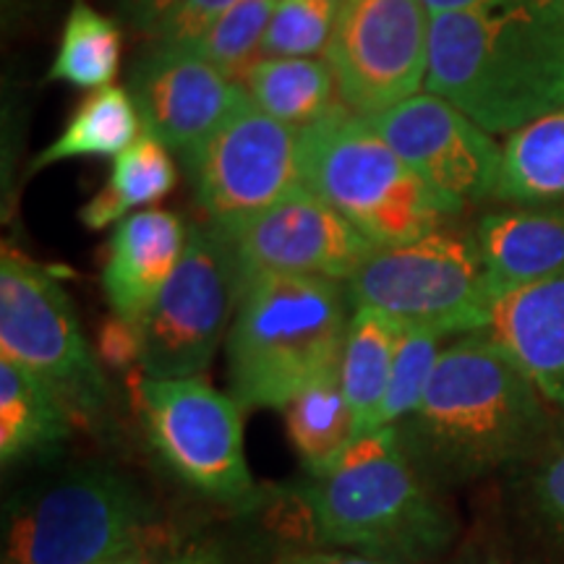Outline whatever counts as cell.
Instances as JSON below:
<instances>
[{"instance_id": "cb8c5ba5", "label": "cell", "mask_w": 564, "mask_h": 564, "mask_svg": "<svg viewBox=\"0 0 564 564\" xmlns=\"http://www.w3.org/2000/svg\"><path fill=\"white\" fill-rule=\"evenodd\" d=\"M285 429L295 453L314 478L327 474L358 440L356 415L345 398L340 373L306 387L285 408Z\"/></svg>"}, {"instance_id": "8992f818", "label": "cell", "mask_w": 564, "mask_h": 564, "mask_svg": "<svg viewBox=\"0 0 564 564\" xmlns=\"http://www.w3.org/2000/svg\"><path fill=\"white\" fill-rule=\"evenodd\" d=\"M348 301L403 327L440 335L489 329L494 295L481 249L465 232L440 228L408 243L377 246L348 280Z\"/></svg>"}, {"instance_id": "7402d4cb", "label": "cell", "mask_w": 564, "mask_h": 564, "mask_svg": "<svg viewBox=\"0 0 564 564\" xmlns=\"http://www.w3.org/2000/svg\"><path fill=\"white\" fill-rule=\"evenodd\" d=\"M494 196L514 204L564 199V105L507 137Z\"/></svg>"}, {"instance_id": "74e56055", "label": "cell", "mask_w": 564, "mask_h": 564, "mask_svg": "<svg viewBox=\"0 0 564 564\" xmlns=\"http://www.w3.org/2000/svg\"><path fill=\"white\" fill-rule=\"evenodd\" d=\"M468 564H499V562H494V560H484V562H468Z\"/></svg>"}, {"instance_id": "8fae6325", "label": "cell", "mask_w": 564, "mask_h": 564, "mask_svg": "<svg viewBox=\"0 0 564 564\" xmlns=\"http://www.w3.org/2000/svg\"><path fill=\"white\" fill-rule=\"evenodd\" d=\"M139 408L152 447L181 481L225 502L251 497L241 405L232 394H223L199 377H144Z\"/></svg>"}, {"instance_id": "603a6c76", "label": "cell", "mask_w": 564, "mask_h": 564, "mask_svg": "<svg viewBox=\"0 0 564 564\" xmlns=\"http://www.w3.org/2000/svg\"><path fill=\"white\" fill-rule=\"evenodd\" d=\"M175 186V165L167 147L150 133H141L129 150L112 160L105 186L84 204L79 220L89 230H102L121 223L131 209L150 207Z\"/></svg>"}, {"instance_id": "277c9868", "label": "cell", "mask_w": 564, "mask_h": 564, "mask_svg": "<svg viewBox=\"0 0 564 564\" xmlns=\"http://www.w3.org/2000/svg\"><path fill=\"white\" fill-rule=\"evenodd\" d=\"M340 282L253 274L241 282L228 333V382L241 408H285L340 373L348 314Z\"/></svg>"}, {"instance_id": "9a60e30c", "label": "cell", "mask_w": 564, "mask_h": 564, "mask_svg": "<svg viewBox=\"0 0 564 564\" xmlns=\"http://www.w3.org/2000/svg\"><path fill=\"white\" fill-rule=\"evenodd\" d=\"M232 82L194 45H158L133 63L129 91L144 133L186 160L246 95Z\"/></svg>"}, {"instance_id": "e575fe53", "label": "cell", "mask_w": 564, "mask_h": 564, "mask_svg": "<svg viewBox=\"0 0 564 564\" xmlns=\"http://www.w3.org/2000/svg\"><path fill=\"white\" fill-rule=\"evenodd\" d=\"M426 6L429 17L436 13H455V11H474V9H489V6H507L520 3V0H421Z\"/></svg>"}, {"instance_id": "ffe728a7", "label": "cell", "mask_w": 564, "mask_h": 564, "mask_svg": "<svg viewBox=\"0 0 564 564\" xmlns=\"http://www.w3.org/2000/svg\"><path fill=\"white\" fill-rule=\"evenodd\" d=\"M400 333L403 324L373 308L361 306L350 316L340 361V384L356 415L358 436L371 434L377 426V415L390 390Z\"/></svg>"}, {"instance_id": "2e32d148", "label": "cell", "mask_w": 564, "mask_h": 564, "mask_svg": "<svg viewBox=\"0 0 564 564\" xmlns=\"http://www.w3.org/2000/svg\"><path fill=\"white\" fill-rule=\"evenodd\" d=\"M186 241L188 228L175 212L144 209L123 217L110 238L102 270L112 314L141 329L154 301L171 282Z\"/></svg>"}, {"instance_id": "6da1fadb", "label": "cell", "mask_w": 564, "mask_h": 564, "mask_svg": "<svg viewBox=\"0 0 564 564\" xmlns=\"http://www.w3.org/2000/svg\"><path fill=\"white\" fill-rule=\"evenodd\" d=\"M549 400L489 329L442 350L415 411L398 434L432 489L514 468L552 432Z\"/></svg>"}, {"instance_id": "d6986e66", "label": "cell", "mask_w": 564, "mask_h": 564, "mask_svg": "<svg viewBox=\"0 0 564 564\" xmlns=\"http://www.w3.org/2000/svg\"><path fill=\"white\" fill-rule=\"evenodd\" d=\"M68 405L51 387L0 358V457L13 465L24 457L51 453L70 432Z\"/></svg>"}, {"instance_id": "7c38bea8", "label": "cell", "mask_w": 564, "mask_h": 564, "mask_svg": "<svg viewBox=\"0 0 564 564\" xmlns=\"http://www.w3.org/2000/svg\"><path fill=\"white\" fill-rule=\"evenodd\" d=\"M429 17L421 0H343L324 55L340 102L371 118L419 95L429 68Z\"/></svg>"}, {"instance_id": "7a4b0ae2", "label": "cell", "mask_w": 564, "mask_h": 564, "mask_svg": "<svg viewBox=\"0 0 564 564\" xmlns=\"http://www.w3.org/2000/svg\"><path fill=\"white\" fill-rule=\"evenodd\" d=\"M426 89L489 133H512L564 105V0L436 13Z\"/></svg>"}, {"instance_id": "f1b7e54d", "label": "cell", "mask_w": 564, "mask_h": 564, "mask_svg": "<svg viewBox=\"0 0 564 564\" xmlns=\"http://www.w3.org/2000/svg\"><path fill=\"white\" fill-rule=\"evenodd\" d=\"M440 333L421 327H403L398 343V356H394V369L390 379V390H387L384 405L377 415V429L398 426L405 421L415 408H419L423 392H426L429 379L440 361L442 343Z\"/></svg>"}, {"instance_id": "ba28073f", "label": "cell", "mask_w": 564, "mask_h": 564, "mask_svg": "<svg viewBox=\"0 0 564 564\" xmlns=\"http://www.w3.org/2000/svg\"><path fill=\"white\" fill-rule=\"evenodd\" d=\"M0 358L40 377L70 415L91 419L110 398L68 293L9 246L0 257Z\"/></svg>"}, {"instance_id": "4316f807", "label": "cell", "mask_w": 564, "mask_h": 564, "mask_svg": "<svg viewBox=\"0 0 564 564\" xmlns=\"http://www.w3.org/2000/svg\"><path fill=\"white\" fill-rule=\"evenodd\" d=\"M514 468L525 518L546 546L564 556V419L554 421L544 442Z\"/></svg>"}, {"instance_id": "836d02e7", "label": "cell", "mask_w": 564, "mask_h": 564, "mask_svg": "<svg viewBox=\"0 0 564 564\" xmlns=\"http://www.w3.org/2000/svg\"><path fill=\"white\" fill-rule=\"evenodd\" d=\"M282 564H398V562H387V560H377V556L369 554H358V552H306V554H293L288 560H282Z\"/></svg>"}, {"instance_id": "9c48e42d", "label": "cell", "mask_w": 564, "mask_h": 564, "mask_svg": "<svg viewBox=\"0 0 564 564\" xmlns=\"http://www.w3.org/2000/svg\"><path fill=\"white\" fill-rule=\"evenodd\" d=\"M196 202L220 232L303 192L301 129L267 116L243 95L225 121L188 154Z\"/></svg>"}, {"instance_id": "1f68e13d", "label": "cell", "mask_w": 564, "mask_h": 564, "mask_svg": "<svg viewBox=\"0 0 564 564\" xmlns=\"http://www.w3.org/2000/svg\"><path fill=\"white\" fill-rule=\"evenodd\" d=\"M97 358H102L112 369L141 361V329L112 314L108 322H102L97 335Z\"/></svg>"}, {"instance_id": "ac0fdd59", "label": "cell", "mask_w": 564, "mask_h": 564, "mask_svg": "<svg viewBox=\"0 0 564 564\" xmlns=\"http://www.w3.org/2000/svg\"><path fill=\"white\" fill-rule=\"evenodd\" d=\"M476 241L494 295H505L564 272V207L489 212Z\"/></svg>"}, {"instance_id": "52a82bcc", "label": "cell", "mask_w": 564, "mask_h": 564, "mask_svg": "<svg viewBox=\"0 0 564 564\" xmlns=\"http://www.w3.org/2000/svg\"><path fill=\"white\" fill-rule=\"evenodd\" d=\"M147 520L150 505L131 478L76 468L13 510L0 564H100L141 546Z\"/></svg>"}, {"instance_id": "5bb4252c", "label": "cell", "mask_w": 564, "mask_h": 564, "mask_svg": "<svg viewBox=\"0 0 564 564\" xmlns=\"http://www.w3.org/2000/svg\"><path fill=\"white\" fill-rule=\"evenodd\" d=\"M373 129L444 199L463 204L494 196L502 150L489 131L440 95H413L371 116Z\"/></svg>"}, {"instance_id": "44dd1931", "label": "cell", "mask_w": 564, "mask_h": 564, "mask_svg": "<svg viewBox=\"0 0 564 564\" xmlns=\"http://www.w3.org/2000/svg\"><path fill=\"white\" fill-rule=\"evenodd\" d=\"M246 95L278 121L306 129L337 105V79L327 61L274 55L257 58L241 76Z\"/></svg>"}, {"instance_id": "d6a6232c", "label": "cell", "mask_w": 564, "mask_h": 564, "mask_svg": "<svg viewBox=\"0 0 564 564\" xmlns=\"http://www.w3.org/2000/svg\"><path fill=\"white\" fill-rule=\"evenodd\" d=\"M116 3L123 17L129 19V24H133L141 32L154 34L162 24V19L171 13L178 0H116Z\"/></svg>"}, {"instance_id": "8d00e7d4", "label": "cell", "mask_w": 564, "mask_h": 564, "mask_svg": "<svg viewBox=\"0 0 564 564\" xmlns=\"http://www.w3.org/2000/svg\"><path fill=\"white\" fill-rule=\"evenodd\" d=\"M171 564H217V562L212 560L209 554H204V552H192V554H186V556H178V560L171 562Z\"/></svg>"}, {"instance_id": "4dcf8cb0", "label": "cell", "mask_w": 564, "mask_h": 564, "mask_svg": "<svg viewBox=\"0 0 564 564\" xmlns=\"http://www.w3.org/2000/svg\"><path fill=\"white\" fill-rule=\"evenodd\" d=\"M238 0H178L154 32L158 45H196Z\"/></svg>"}, {"instance_id": "4fadbf2b", "label": "cell", "mask_w": 564, "mask_h": 564, "mask_svg": "<svg viewBox=\"0 0 564 564\" xmlns=\"http://www.w3.org/2000/svg\"><path fill=\"white\" fill-rule=\"evenodd\" d=\"M223 236L236 253L241 282L253 274H306L348 282L377 249L356 225L308 188Z\"/></svg>"}, {"instance_id": "5b68a950", "label": "cell", "mask_w": 564, "mask_h": 564, "mask_svg": "<svg viewBox=\"0 0 564 564\" xmlns=\"http://www.w3.org/2000/svg\"><path fill=\"white\" fill-rule=\"evenodd\" d=\"M301 167L303 186L340 212L373 246L415 241L463 209L436 194L369 118L345 102L301 129Z\"/></svg>"}, {"instance_id": "d590c367", "label": "cell", "mask_w": 564, "mask_h": 564, "mask_svg": "<svg viewBox=\"0 0 564 564\" xmlns=\"http://www.w3.org/2000/svg\"><path fill=\"white\" fill-rule=\"evenodd\" d=\"M100 564H150V560H147L144 546H133V549H129V552L110 556V560H105Z\"/></svg>"}, {"instance_id": "484cf974", "label": "cell", "mask_w": 564, "mask_h": 564, "mask_svg": "<svg viewBox=\"0 0 564 564\" xmlns=\"http://www.w3.org/2000/svg\"><path fill=\"white\" fill-rule=\"evenodd\" d=\"M121 63V32L108 17L84 0L68 11L58 55H55L47 82H63L76 89H102L116 79Z\"/></svg>"}, {"instance_id": "83f0119b", "label": "cell", "mask_w": 564, "mask_h": 564, "mask_svg": "<svg viewBox=\"0 0 564 564\" xmlns=\"http://www.w3.org/2000/svg\"><path fill=\"white\" fill-rule=\"evenodd\" d=\"M278 6L280 0H238L194 47L220 66L230 79H241L246 68L257 61L253 55L262 51Z\"/></svg>"}, {"instance_id": "d4e9b609", "label": "cell", "mask_w": 564, "mask_h": 564, "mask_svg": "<svg viewBox=\"0 0 564 564\" xmlns=\"http://www.w3.org/2000/svg\"><path fill=\"white\" fill-rule=\"evenodd\" d=\"M144 133L131 95L121 87L95 89L70 116L51 147L34 160V167L55 165L74 158H118Z\"/></svg>"}, {"instance_id": "3957f363", "label": "cell", "mask_w": 564, "mask_h": 564, "mask_svg": "<svg viewBox=\"0 0 564 564\" xmlns=\"http://www.w3.org/2000/svg\"><path fill=\"white\" fill-rule=\"evenodd\" d=\"M303 499L322 544L377 560L426 562L455 535L453 514L408 460L394 426L358 436Z\"/></svg>"}, {"instance_id": "f546056e", "label": "cell", "mask_w": 564, "mask_h": 564, "mask_svg": "<svg viewBox=\"0 0 564 564\" xmlns=\"http://www.w3.org/2000/svg\"><path fill=\"white\" fill-rule=\"evenodd\" d=\"M343 0H280L270 30L264 34L262 55H295L312 58L327 51Z\"/></svg>"}, {"instance_id": "e0dca14e", "label": "cell", "mask_w": 564, "mask_h": 564, "mask_svg": "<svg viewBox=\"0 0 564 564\" xmlns=\"http://www.w3.org/2000/svg\"><path fill=\"white\" fill-rule=\"evenodd\" d=\"M489 333L564 411V272L499 295Z\"/></svg>"}, {"instance_id": "30bf717a", "label": "cell", "mask_w": 564, "mask_h": 564, "mask_svg": "<svg viewBox=\"0 0 564 564\" xmlns=\"http://www.w3.org/2000/svg\"><path fill=\"white\" fill-rule=\"evenodd\" d=\"M241 295V270L217 228H188L186 251L141 324V369L150 379L202 377Z\"/></svg>"}]
</instances>
